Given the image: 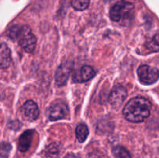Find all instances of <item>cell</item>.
Returning a JSON list of instances; mask_svg holds the SVG:
<instances>
[{
	"label": "cell",
	"mask_w": 159,
	"mask_h": 158,
	"mask_svg": "<svg viewBox=\"0 0 159 158\" xmlns=\"http://www.w3.org/2000/svg\"><path fill=\"white\" fill-rule=\"evenodd\" d=\"M151 108V102L145 98H133L124 106L123 114L130 122H141L150 116Z\"/></svg>",
	"instance_id": "1"
},
{
	"label": "cell",
	"mask_w": 159,
	"mask_h": 158,
	"mask_svg": "<svg viewBox=\"0 0 159 158\" xmlns=\"http://www.w3.org/2000/svg\"><path fill=\"white\" fill-rule=\"evenodd\" d=\"M9 37L16 40L26 52L32 53L35 49L37 39L28 26H13L9 29Z\"/></svg>",
	"instance_id": "2"
},
{
	"label": "cell",
	"mask_w": 159,
	"mask_h": 158,
	"mask_svg": "<svg viewBox=\"0 0 159 158\" xmlns=\"http://www.w3.org/2000/svg\"><path fill=\"white\" fill-rule=\"evenodd\" d=\"M134 14L133 4L128 2L120 1L113 5L110 11V17L113 22L126 23L132 19Z\"/></svg>",
	"instance_id": "3"
},
{
	"label": "cell",
	"mask_w": 159,
	"mask_h": 158,
	"mask_svg": "<svg viewBox=\"0 0 159 158\" xmlns=\"http://www.w3.org/2000/svg\"><path fill=\"white\" fill-rule=\"evenodd\" d=\"M140 81L144 85H152L159 78V70L148 65H142L138 69Z\"/></svg>",
	"instance_id": "4"
},
{
	"label": "cell",
	"mask_w": 159,
	"mask_h": 158,
	"mask_svg": "<svg viewBox=\"0 0 159 158\" xmlns=\"http://www.w3.org/2000/svg\"><path fill=\"white\" fill-rule=\"evenodd\" d=\"M68 107L64 102H55L51 104L48 108L47 115L51 121H56L62 119L68 116Z\"/></svg>",
	"instance_id": "5"
},
{
	"label": "cell",
	"mask_w": 159,
	"mask_h": 158,
	"mask_svg": "<svg viewBox=\"0 0 159 158\" xmlns=\"http://www.w3.org/2000/svg\"><path fill=\"white\" fill-rule=\"evenodd\" d=\"M72 70V63L70 61L63 62L57 68L55 73V82L58 86H63L68 81Z\"/></svg>",
	"instance_id": "6"
},
{
	"label": "cell",
	"mask_w": 159,
	"mask_h": 158,
	"mask_svg": "<svg viewBox=\"0 0 159 158\" xmlns=\"http://www.w3.org/2000/svg\"><path fill=\"white\" fill-rule=\"evenodd\" d=\"M127 96V89L121 85H116L110 92L109 101L112 106L114 108H119L125 101Z\"/></svg>",
	"instance_id": "7"
},
{
	"label": "cell",
	"mask_w": 159,
	"mask_h": 158,
	"mask_svg": "<svg viewBox=\"0 0 159 158\" xmlns=\"http://www.w3.org/2000/svg\"><path fill=\"white\" fill-rule=\"evenodd\" d=\"M23 117L29 121H34L39 116V108L37 104L32 100H28L23 104L21 108Z\"/></svg>",
	"instance_id": "8"
},
{
	"label": "cell",
	"mask_w": 159,
	"mask_h": 158,
	"mask_svg": "<svg viewBox=\"0 0 159 158\" xmlns=\"http://www.w3.org/2000/svg\"><path fill=\"white\" fill-rule=\"evenodd\" d=\"M96 74V71L91 66H88V65L84 66L75 73L74 76H73V81L75 82H78V83L88 81L93 78Z\"/></svg>",
	"instance_id": "9"
},
{
	"label": "cell",
	"mask_w": 159,
	"mask_h": 158,
	"mask_svg": "<svg viewBox=\"0 0 159 158\" xmlns=\"http://www.w3.org/2000/svg\"><path fill=\"white\" fill-rule=\"evenodd\" d=\"M34 133V130H26L20 136L18 143V148L20 151L26 152L29 150Z\"/></svg>",
	"instance_id": "10"
},
{
	"label": "cell",
	"mask_w": 159,
	"mask_h": 158,
	"mask_svg": "<svg viewBox=\"0 0 159 158\" xmlns=\"http://www.w3.org/2000/svg\"><path fill=\"white\" fill-rule=\"evenodd\" d=\"M11 63V52L5 43H0V68H6Z\"/></svg>",
	"instance_id": "11"
},
{
	"label": "cell",
	"mask_w": 159,
	"mask_h": 158,
	"mask_svg": "<svg viewBox=\"0 0 159 158\" xmlns=\"http://www.w3.org/2000/svg\"><path fill=\"white\" fill-rule=\"evenodd\" d=\"M75 135L78 140L80 143H83L87 139L89 135V129L84 123L79 124L75 129Z\"/></svg>",
	"instance_id": "12"
},
{
	"label": "cell",
	"mask_w": 159,
	"mask_h": 158,
	"mask_svg": "<svg viewBox=\"0 0 159 158\" xmlns=\"http://www.w3.org/2000/svg\"><path fill=\"white\" fill-rule=\"evenodd\" d=\"M113 154L114 158H131L128 150L122 146H116L113 147Z\"/></svg>",
	"instance_id": "13"
},
{
	"label": "cell",
	"mask_w": 159,
	"mask_h": 158,
	"mask_svg": "<svg viewBox=\"0 0 159 158\" xmlns=\"http://www.w3.org/2000/svg\"><path fill=\"white\" fill-rule=\"evenodd\" d=\"M147 47L152 52L159 51V34L154 36L153 38L147 43Z\"/></svg>",
	"instance_id": "14"
},
{
	"label": "cell",
	"mask_w": 159,
	"mask_h": 158,
	"mask_svg": "<svg viewBox=\"0 0 159 158\" xmlns=\"http://www.w3.org/2000/svg\"><path fill=\"white\" fill-rule=\"evenodd\" d=\"M90 3V0H71V6L76 10L82 11L87 9Z\"/></svg>",
	"instance_id": "15"
},
{
	"label": "cell",
	"mask_w": 159,
	"mask_h": 158,
	"mask_svg": "<svg viewBox=\"0 0 159 158\" xmlns=\"http://www.w3.org/2000/svg\"><path fill=\"white\" fill-rule=\"evenodd\" d=\"M11 147L10 143L7 142H2L0 143V158H8L10 153Z\"/></svg>",
	"instance_id": "16"
},
{
	"label": "cell",
	"mask_w": 159,
	"mask_h": 158,
	"mask_svg": "<svg viewBox=\"0 0 159 158\" xmlns=\"http://www.w3.org/2000/svg\"><path fill=\"white\" fill-rule=\"evenodd\" d=\"M58 153V148H57V147L55 144L52 143L48 147V150H47L48 158H57Z\"/></svg>",
	"instance_id": "17"
},
{
	"label": "cell",
	"mask_w": 159,
	"mask_h": 158,
	"mask_svg": "<svg viewBox=\"0 0 159 158\" xmlns=\"http://www.w3.org/2000/svg\"><path fill=\"white\" fill-rule=\"evenodd\" d=\"M64 158H80L78 155L75 154V153H68Z\"/></svg>",
	"instance_id": "18"
}]
</instances>
